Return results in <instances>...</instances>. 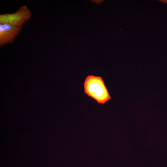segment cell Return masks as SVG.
Listing matches in <instances>:
<instances>
[{
	"label": "cell",
	"instance_id": "7a4b0ae2",
	"mask_svg": "<svg viewBox=\"0 0 167 167\" xmlns=\"http://www.w3.org/2000/svg\"><path fill=\"white\" fill-rule=\"evenodd\" d=\"M31 12L26 6H21L13 13L0 15V24H7L18 27H23L24 24L30 18Z\"/></svg>",
	"mask_w": 167,
	"mask_h": 167
},
{
	"label": "cell",
	"instance_id": "6da1fadb",
	"mask_svg": "<svg viewBox=\"0 0 167 167\" xmlns=\"http://www.w3.org/2000/svg\"><path fill=\"white\" fill-rule=\"evenodd\" d=\"M84 88L85 93L99 103L104 104L111 98L101 77L88 76L85 79Z\"/></svg>",
	"mask_w": 167,
	"mask_h": 167
},
{
	"label": "cell",
	"instance_id": "277c9868",
	"mask_svg": "<svg viewBox=\"0 0 167 167\" xmlns=\"http://www.w3.org/2000/svg\"><path fill=\"white\" fill-rule=\"evenodd\" d=\"M90 1H93V2H96L97 3V4H99L101 2H103V0H90Z\"/></svg>",
	"mask_w": 167,
	"mask_h": 167
},
{
	"label": "cell",
	"instance_id": "5b68a950",
	"mask_svg": "<svg viewBox=\"0 0 167 167\" xmlns=\"http://www.w3.org/2000/svg\"><path fill=\"white\" fill-rule=\"evenodd\" d=\"M159 1L162 2L167 4V0H159Z\"/></svg>",
	"mask_w": 167,
	"mask_h": 167
},
{
	"label": "cell",
	"instance_id": "3957f363",
	"mask_svg": "<svg viewBox=\"0 0 167 167\" xmlns=\"http://www.w3.org/2000/svg\"><path fill=\"white\" fill-rule=\"evenodd\" d=\"M22 27L0 24V46L13 43L21 32Z\"/></svg>",
	"mask_w": 167,
	"mask_h": 167
}]
</instances>
